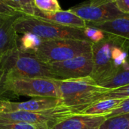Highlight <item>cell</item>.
<instances>
[{
    "mask_svg": "<svg viewBox=\"0 0 129 129\" xmlns=\"http://www.w3.org/2000/svg\"><path fill=\"white\" fill-rule=\"evenodd\" d=\"M20 12H17L12 9L11 8L6 5L2 0H0V14H15Z\"/></svg>",
    "mask_w": 129,
    "mask_h": 129,
    "instance_id": "cell-25",
    "label": "cell"
},
{
    "mask_svg": "<svg viewBox=\"0 0 129 129\" xmlns=\"http://www.w3.org/2000/svg\"><path fill=\"white\" fill-rule=\"evenodd\" d=\"M5 78H51L56 79L49 65L41 61L33 52L17 49L2 58Z\"/></svg>",
    "mask_w": 129,
    "mask_h": 129,
    "instance_id": "cell-4",
    "label": "cell"
},
{
    "mask_svg": "<svg viewBox=\"0 0 129 129\" xmlns=\"http://www.w3.org/2000/svg\"><path fill=\"white\" fill-rule=\"evenodd\" d=\"M75 114L74 111L64 106L41 112H0V123L23 122L33 125H45L49 128L59 120Z\"/></svg>",
    "mask_w": 129,
    "mask_h": 129,
    "instance_id": "cell-7",
    "label": "cell"
},
{
    "mask_svg": "<svg viewBox=\"0 0 129 129\" xmlns=\"http://www.w3.org/2000/svg\"><path fill=\"white\" fill-rule=\"evenodd\" d=\"M100 129H129V113L107 119Z\"/></svg>",
    "mask_w": 129,
    "mask_h": 129,
    "instance_id": "cell-18",
    "label": "cell"
},
{
    "mask_svg": "<svg viewBox=\"0 0 129 129\" xmlns=\"http://www.w3.org/2000/svg\"><path fill=\"white\" fill-rule=\"evenodd\" d=\"M63 106L61 100L54 97H34L24 102L5 100L0 104V112H41Z\"/></svg>",
    "mask_w": 129,
    "mask_h": 129,
    "instance_id": "cell-11",
    "label": "cell"
},
{
    "mask_svg": "<svg viewBox=\"0 0 129 129\" xmlns=\"http://www.w3.org/2000/svg\"><path fill=\"white\" fill-rule=\"evenodd\" d=\"M23 14H0V57L3 58L19 48L14 24Z\"/></svg>",
    "mask_w": 129,
    "mask_h": 129,
    "instance_id": "cell-10",
    "label": "cell"
},
{
    "mask_svg": "<svg viewBox=\"0 0 129 129\" xmlns=\"http://www.w3.org/2000/svg\"><path fill=\"white\" fill-rule=\"evenodd\" d=\"M5 71L2 67V57H0V95L2 96V84L5 80ZM4 97V96H3Z\"/></svg>",
    "mask_w": 129,
    "mask_h": 129,
    "instance_id": "cell-27",
    "label": "cell"
},
{
    "mask_svg": "<svg viewBox=\"0 0 129 129\" xmlns=\"http://www.w3.org/2000/svg\"><path fill=\"white\" fill-rule=\"evenodd\" d=\"M58 82L63 106L72 109L75 114L97 102L101 94L109 90L98 85L91 76Z\"/></svg>",
    "mask_w": 129,
    "mask_h": 129,
    "instance_id": "cell-3",
    "label": "cell"
},
{
    "mask_svg": "<svg viewBox=\"0 0 129 129\" xmlns=\"http://www.w3.org/2000/svg\"><path fill=\"white\" fill-rule=\"evenodd\" d=\"M106 119L103 116L73 114L59 120L50 129H100Z\"/></svg>",
    "mask_w": 129,
    "mask_h": 129,
    "instance_id": "cell-13",
    "label": "cell"
},
{
    "mask_svg": "<svg viewBox=\"0 0 129 129\" xmlns=\"http://www.w3.org/2000/svg\"><path fill=\"white\" fill-rule=\"evenodd\" d=\"M128 113H129V98H126L122 100V102L120 103V105L116 109H115L110 113L105 116V117L107 119H109L111 117L124 115V114H128Z\"/></svg>",
    "mask_w": 129,
    "mask_h": 129,
    "instance_id": "cell-23",
    "label": "cell"
},
{
    "mask_svg": "<svg viewBox=\"0 0 129 129\" xmlns=\"http://www.w3.org/2000/svg\"><path fill=\"white\" fill-rule=\"evenodd\" d=\"M17 34L33 36L39 40L76 39L88 40L85 28L67 27L35 16L23 14L14 24Z\"/></svg>",
    "mask_w": 129,
    "mask_h": 129,
    "instance_id": "cell-2",
    "label": "cell"
},
{
    "mask_svg": "<svg viewBox=\"0 0 129 129\" xmlns=\"http://www.w3.org/2000/svg\"><path fill=\"white\" fill-rule=\"evenodd\" d=\"M59 80L51 78H5L2 84V94L20 97H54L60 99Z\"/></svg>",
    "mask_w": 129,
    "mask_h": 129,
    "instance_id": "cell-5",
    "label": "cell"
},
{
    "mask_svg": "<svg viewBox=\"0 0 129 129\" xmlns=\"http://www.w3.org/2000/svg\"><path fill=\"white\" fill-rule=\"evenodd\" d=\"M114 0H88L85 1L86 3L91 5H100L103 4H107L110 2H113Z\"/></svg>",
    "mask_w": 129,
    "mask_h": 129,
    "instance_id": "cell-26",
    "label": "cell"
},
{
    "mask_svg": "<svg viewBox=\"0 0 129 129\" xmlns=\"http://www.w3.org/2000/svg\"><path fill=\"white\" fill-rule=\"evenodd\" d=\"M20 48L33 52L41 61L51 64L66 61L91 52L92 43L76 39H59L33 42Z\"/></svg>",
    "mask_w": 129,
    "mask_h": 129,
    "instance_id": "cell-1",
    "label": "cell"
},
{
    "mask_svg": "<svg viewBox=\"0 0 129 129\" xmlns=\"http://www.w3.org/2000/svg\"><path fill=\"white\" fill-rule=\"evenodd\" d=\"M84 30H85V34L86 37L92 43H98V42L102 40L105 37V33L104 32H102L101 30L96 29V28L86 27L84 29Z\"/></svg>",
    "mask_w": 129,
    "mask_h": 129,
    "instance_id": "cell-22",
    "label": "cell"
},
{
    "mask_svg": "<svg viewBox=\"0 0 129 129\" xmlns=\"http://www.w3.org/2000/svg\"><path fill=\"white\" fill-rule=\"evenodd\" d=\"M5 100H10L8 99V98L5 97H3V96L0 95V104H1L3 101H5Z\"/></svg>",
    "mask_w": 129,
    "mask_h": 129,
    "instance_id": "cell-28",
    "label": "cell"
},
{
    "mask_svg": "<svg viewBox=\"0 0 129 129\" xmlns=\"http://www.w3.org/2000/svg\"><path fill=\"white\" fill-rule=\"evenodd\" d=\"M35 17L67 27L77 28H85L87 27L86 22L85 21H83L69 10H61L52 13H45L39 11L36 9Z\"/></svg>",
    "mask_w": 129,
    "mask_h": 129,
    "instance_id": "cell-14",
    "label": "cell"
},
{
    "mask_svg": "<svg viewBox=\"0 0 129 129\" xmlns=\"http://www.w3.org/2000/svg\"><path fill=\"white\" fill-rule=\"evenodd\" d=\"M0 129H50L48 125H33L23 122H4L0 123Z\"/></svg>",
    "mask_w": 129,
    "mask_h": 129,
    "instance_id": "cell-21",
    "label": "cell"
},
{
    "mask_svg": "<svg viewBox=\"0 0 129 129\" xmlns=\"http://www.w3.org/2000/svg\"><path fill=\"white\" fill-rule=\"evenodd\" d=\"M48 65L51 72L57 80H71L90 77L93 70L92 52Z\"/></svg>",
    "mask_w": 129,
    "mask_h": 129,
    "instance_id": "cell-8",
    "label": "cell"
},
{
    "mask_svg": "<svg viewBox=\"0 0 129 129\" xmlns=\"http://www.w3.org/2000/svg\"><path fill=\"white\" fill-rule=\"evenodd\" d=\"M6 5L25 15L35 16L36 9L33 0H2Z\"/></svg>",
    "mask_w": 129,
    "mask_h": 129,
    "instance_id": "cell-17",
    "label": "cell"
},
{
    "mask_svg": "<svg viewBox=\"0 0 129 129\" xmlns=\"http://www.w3.org/2000/svg\"><path fill=\"white\" fill-rule=\"evenodd\" d=\"M123 100L121 99H107L98 100L90 106H87L76 114L91 115V116H105L116 109Z\"/></svg>",
    "mask_w": 129,
    "mask_h": 129,
    "instance_id": "cell-15",
    "label": "cell"
},
{
    "mask_svg": "<svg viewBox=\"0 0 129 129\" xmlns=\"http://www.w3.org/2000/svg\"><path fill=\"white\" fill-rule=\"evenodd\" d=\"M126 98H129V84L117 89L109 90L107 92L101 94L98 97V101L101 100H107V99L124 100Z\"/></svg>",
    "mask_w": 129,
    "mask_h": 129,
    "instance_id": "cell-20",
    "label": "cell"
},
{
    "mask_svg": "<svg viewBox=\"0 0 129 129\" xmlns=\"http://www.w3.org/2000/svg\"><path fill=\"white\" fill-rule=\"evenodd\" d=\"M113 2L120 11L129 14V0H114Z\"/></svg>",
    "mask_w": 129,
    "mask_h": 129,
    "instance_id": "cell-24",
    "label": "cell"
},
{
    "mask_svg": "<svg viewBox=\"0 0 129 129\" xmlns=\"http://www.w3.org/2000/svg\"><path fill=\"white\" fill-rule=\"evenodd\" d=\"M35 8L45 13H52L61 11L58 0H33Z\"/></svg>",
    "mask_w": 129,
    "mask_h": 129,
    "instance_id": "cell-19",
    "label": "cell"
},
{
    "mask_svg": "<svg viewBox=\"0 0 129 129\" xmlns=\"http://www.w3.org/2000/svg\"><path fill=\"white\" fill-rule=\"evenodd\" d=\"M117 43L114 38L105 35L102 40L92 43L93 70L91 77L98 85L125 68L117 67L113 59V49Z\"/></svg>",
    "mask_w": 129,
    "mask_h": 129,
    "instance_id": "cell-6",
    "label": "cell"
},
{
    "mask_svg": "<svg viewBox=\"0 0 129 129\" xmlns=\"http://www.w3.org/2000/svg\"><path fill=\"white\" fill-rule=\"evenodd\" d=\"M68 10L86 23H103L126 14L120 11L114 2L91 5L84 2Z\"/></svg>",
    "mask_w": 129,
    "mask_h": 129,
    "instance_id": "cell-9",
    "label": "cell"
},
{
    "mask_svg": "<svg viewBox=\"0 0 129 129\" xmlns=\"http://www.w3.org/2000/svg\"><path fill=\"white\" fill-rule=\"evenodd\" d=\"M86 25L101 30L118 41L125 50H129V14L103 23H86Z\"/></svg>",
    "mask_w": 129,
    "mask_h": 129,
    "instance_id": "cell-12",
    "label": "cell"
},
{
    "mask_svg": "<svg viewBox=\"0 0 129 129\" xmlns=\"http://www.w3.org/2000/svg\"><path fill=\"white\" fill-rule=\"evenodd\" d=\"M128 84H129V70L123 68L98 85L107 90H113Z\"/></svg>",
    "mask_w": 129,
    "mask_h": 129,
    "instance_id": "cell-16",
    "label": "cell"
}]
</instances>
